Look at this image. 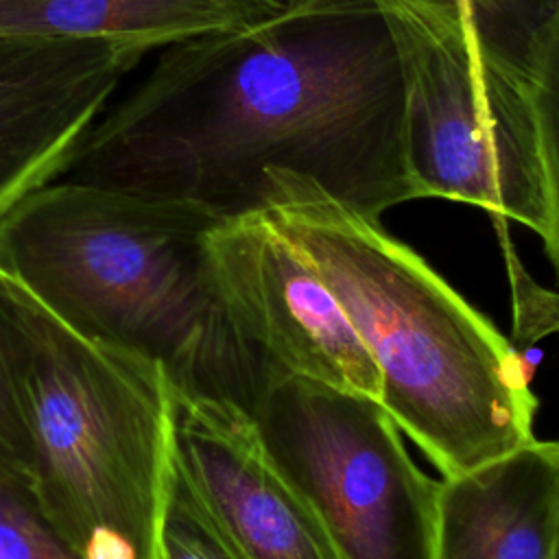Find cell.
Listing matches in <instances>:
<instances>
[{
  "label": "cell",
  "instance_id": "cell-1",
  "mask_svg": "<svg viewBox=\"0 0 559 559\" xmlns=\"http://www.w3.org/2000/svg\"><path fill=\"white\" fill-rule=\"evenodd\" d=\"M273 168L376 218L417 199L404 81L373 0H314L166 46L59 179L227 218L260 205Z\"/></svg>",
  "mask_w": 559,
  "mask_h": 559
},
{
  "label": "cell",
  "instance_id": "cell-2",
  "mask_svg": "<svg viewBox=\"0 0 559 559\" xmlns=\"http://www.w3.org/2000/svg\"><path fill=\"white\" fill-rule=\"evenodd\" d=\"M260 207L328 284L380 373V404L452 478L535 437L537 400L511 341L376 216L273 168Z\"/></svg>",
  "mask_w": 559,
  "mask_h": 559
},
{
  "label": "cell",
  "instance_id": "cell-3",
  "mask_svg": "<svg viewBox=\"0 0 559 559\" xmlns=\"http://www.w3.org/2000/svg\"><path fill=\"white\" fill-rule=\"evenodd\" d=\"M203 207L57 179L0 214V273L72 330L157 360L183 393L249 415L269 367L207 271Z\"/></svg>",
  "mask_w": 559,
  "mask_h": 559
},
{
  "label": "cell",
  "instance_id": "cell-4",
  "mask_svg": "<svg viewBox=\"0 0 559 559\" xmlns=\"http://www.w3.org/2000/svg\"><path fill=\"white\" fill-rule=\"evenodd\" d=\"M37 507L74 559H162L175 386L138 352L85 336L2 275Z\"/></svg>",
  "mask_w": 559,
  "mask_h": 559
},
{
  "label": "cell",
  "instance_id": "cell-5",
  "mask_svg": "<svg viewBox=\"0 0 559 559\" xmlns=\"http://www.w3.org/2000/svg\"><path fill=\"white\" fill-rule=\"evenodd\" d=\"M373 4L400 61L417 199L469 203L542 238L546 192L522 81L480 50L456 0Z\"/></svg>",
  "mask_w": 559,
  "mask_h": 559
},
{
  "label": "cell",
  "instance_id": "cell-6",
  "mask_svg": "<svg viewBox=\"0 0 559 559\" xmlns=\"http://www.w3.org/2000/svg\"><path fill=\"white\" fill-rule=\"evenodd\" d=\"M251 417L341 559H432L439 480L413 463L378 400L271 373Z\"/></svg>",
  "mask_w": 559,
  "mask_h": 559
},
{
  "label": "cell",
  "instance_id": "cell-7",
  "mask_svg": "<svg viewBox=\"0 0 559 559\" xmlns=\"http://www.w3.org/2000/svg\"><path fill=\"white\" fill-rule=\"evenodd\" d=\"M212 284L242 338L271 373H288L380 402L362 341L312 262L258 205L205 234Z\"/></svg>",
  "mask_w": 559,
  "mask_h": 559
},
{
  "label": "cell",
  "instance_id": "cell-8",
  "mask_svg": "<svg viewBox=\"0 0 559 559\" xmlns=\"http://www.w3.org/2000/svg\"><path fill=\"white\" fill-rule=\"evenodd\" d=\"M173 461L175 487L231 559H341L238 404L175 389Z\"/></svg>",
  "mask_w": 559,
  "mask_h": 559
},
{
  "label": "cell",
  "instance_id": "cell-9",
  "mask_svg": "<svg viewBox=\"0 0 559 559\" xmlns=\"http://www.w3.org/2000/svg\"><path fill=\"white\" fill-rule=\"evenodd\" d=\"M146 52L111 39L0 35V214L63 175Z\"/></svg>",
  "mask_w": 559,
  "mask_h": 559
},
{
  "label": "cell",
  "instance_id": "cell-10",
  "mask_svg": "<svg viewBox=\"0 0 559 559\" xmlns=\"http://www.w3.org/2000/svg\"><path fill=\"white\" fill-rule=\"evenodd\" d=\"M557 524V445L533 439L439 480L432 559H552Z\"/></svg>",
  "mask_w": 559,
  "mask_h": 559
},
{
  "label": "cell",
  "instance_id": "cell-11",
  "mask_svg": "<svg viewBox=\"0 0 559 559\" xmlns=\"http://www.w3.org/2000/svg\"><path fill=\"white\" fill-rule=\"evenodd\" d=\"M238 24L227 0H0V35L111 39L148 50Z\"/></svg>",
  "mask_w": 559,
  "mask_h": 559
},
{
  "label": "cell",
  "instance_id": "cell-12",
  "mask_svg": "<svg viewBox=\"0 0 559 559\" xmlns=\"http://www.w3.org/2000/svg\"><path fill=\"white\" fill-rule=\"evenodd\" d=\"M546 192L544 251L559 277V17L537 37L522 79Z\"/></svg>",
  "mask_w": 559,
  "mask_h": 559
},
{
  "label": "cell",
  "instance_id": "cell-13",
  "mask_svg": "<svg viewBox=\"0 0 559 559\" xmlns=\"http://www.w3.org/2000/svg\"><path fill=\"white\" fill-rule=\"evenodd\" d=\"M480 50L524 79L537 37L559 17V0H459Z\"/></svg>",
  "mask_w": 559,
  "mask_h": 559
},
{
  "label": "cell",
  "instance_id": "cell-14",
  "mask_svg": "<svg viewBox=\"0 0 559 559\" xmlns=\"http://www.w3.org/2000/svg\"><path fill=\"white\" fill-rule=\"evenodd\" d=\"M0 559H74L44 520L31 485L0 465Z\"/></svg>",
  "mask_w": 559,
  "mask_h": 559
},
{
  "label": "cell",
  "instance_id": "cell-15",
  "mask_svg": "<svg viewBox=\"0 0 559 559\" xmlns=\"http://www.w3.org/2000/svg\"><path fill=\"white\" fill-rule=\"evenodd\" d=\"M0 465L28 480V445L17 400L15 336L9 299L0 277Z\"/></svg>",
  "mask_w": 559,
  "mask_h": 559
},
{
  "label": "cell",
  "instance_id": "cell-16",
  "mask_svg": "<svg viewBox=\"0 0 559 559\" xmlns=\"http://www.w3.org/2000/svg\"><path fill=\"white\" fill-rule=\"evenodd\" d=\"M162 559H231L175 487L162 528Z\"/></svg>",
  "mask_w": 559,
  "mask_h": 559
},
{
  "label": "cell",
  "instance_id": "cell-17",
  "mask_svg": "<svg viewBox=\"0 0 559 559\" xmlns=\"http://www.w3.org/2000/svg\"><path fill=\"white\" fill-rule=\"evenodd\" d=\"M227 2L236 9L240 24H255V22L293 13L301 7L312 4L314 0H227Z\"/></svg>",
  "mask_w": 559,
  "mask_h": 559
},
{
  "label": "cell",
  "instance_id": "cell-18",
  "mask_svg": "<svg viewBox=\"0 0 559 559\" xmlns=\"http://www.w3.org/2000/svg\"><path fill=\"white\" fill-rule=\"evenodd\" d=\"M557 445V454H559V441H555ZM552 559H559V524H557V539H555V552H552Z\"/></svg>",
  "mask_w": 559,
  "mask_h": 559
},
{
  "label": "cell",
  "instance_id": "cell-19",
  "mask_svg": "<svg viewBox=\"0 0 559 559\" xmlns=\"http://www.w3.org/2000/svg\"><path fill=\"white\" fill-rule=\"evenodd\" d=\"M456 2H459V0H456Z\"/></svg>",
  "mask_w": 559,
  "mask_h": 559
}]
</instances>
